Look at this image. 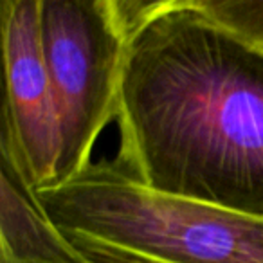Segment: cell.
<instances>
[{
    "mask_svg": "<svg viewBox=\"0 0 263 263\" xmlns=\"http://www.w3.org/2000/svg\"><path fill=\"white\" fill-rule=\"evenodd\" d=\"M126 31L112 159L143 186L263 218V51L186 0H114Z\"/></svg>",
    "mask_w": 263,
    "mask_h": 263,
    "instance_id": "obj_1",
    "label": "cell"
},
{
    "mask_svg": "<svg viewBox=\"0 0 263 263\" xmlns=\"http://www.w3.org/2000/svg\"><path fill=\"white\" fill-rule=\"evenodd\" d=\"M67 238L119 249L155 263H263V218L143 186L112 159L36 191Z\"/></svg>",
    "mask_w": 263,
    "mask_h": 263,
    "instance_id": "obj_2",
    "label": "cell"
},
{
    "mask_svg": "<svg viewBox=\"0 0 263 263\" xmlns=\"http://www.w3.org/2000/svg\"><path fill=\"white\" fill-rule=\"evenodd\" d=\"M40 36L60 121L56 187L90 164L116 121L128 36L114 0H40Z\"/></svg>",
    "mask_w": 263,
    "mask_h": 263,
    "instance_id": "obj_3",
    "label": "cell"
},
{
    "mask_svg": "<svg viewBox=\"0 0 263 263\" xmlns=\"http://www.w3.org/2000/svg\"><path fill=\"white\" fill-rule=\"evenodd\" d=\"M4 105L0 152L15 159L36 193L54 180L60 121L40 36V0H2Z\"/></svg>",
    "mask_w": 263,
    "mask_h": 263,
    "instance_id": "obj_4",
    "label": "cell"
},
{
    "mask_svg": "<svg viewBox=\"0 0 263 263\" xmlns=\"http://www.w3.org/2000/svg\"><path fill=\"white\" fill-rule=\"evenodd\" d=\"M0 263H87L49 220L15 159L0 152Z\"/></svg>",
    "mask_w": 263,
    "mask_h": 263,
    "instance_id": "obj_5",
    "label": "cell"
},
{
    "mask_svg": "<svg viewBox=\"0 0 263 263\" xmlns=\"http://www.w3.org/2000/svg\"><path fill=\"white\" fill-rule=\"evenodd\" d=\"M213 24L263 51V0H186Z\"/></svg>",
    "mask_w": 263,
    "mask_h": 263,
    "instance_id": "obj_6",
    "label": "cell"
},
{
    "mask_svg": "<svg viewBox=\"0 0 263 263\" xmlns=\"http://www.w3.org/2000/svg\"><path fill=\"white\" fill-rule=\"evenodd\" d=\"M69 240L80 249V252L87 259V263H155L150 261V259L134 256L130 252L106 247V245L101 243H94V241L88 240H80V238H69Z\"/></svg>",
    "mask_w": 263,
    "mask_h": 263,
    "instance_id": "obj_7",
    "label": "cell"
}]
</instances>
